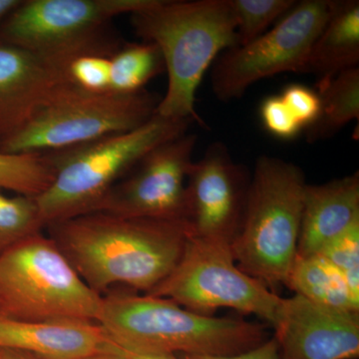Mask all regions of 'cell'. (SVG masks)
<instances>
[{"label": "cell", "instance_id": "ffe728a7", "mask_svg": "<svg viewBox=\"0 0 359 359\" xmlns=\"http://www.w3.org/2000/svg\"><path fill=\"white\" fill-rule=\"evenodd\" d=\"M164 70V60L157 45L146 41L122 44L111 55L110 93L140 92Z\"/></svg>", "mask_w": 359, "mask_h": 359}, {"label": "cell", "instance_id": "4316f807", "mask_svg": "<svg viewBox=\"0 0 359 359\" xmlns=\"http://www.w3.org/2000/svg\"><path fill=\"white\" fill-rule=\"evenodd\" d=\"M280 96L302 129L309 128L316 121L320 108L318 92L302 84H290Z\"/></svg>", "mask_w": 359, "mask_h": 359}, {"label": "cell", "instance_id": "5b68a950", "mask_svg": "<svg viewBox=\"0 0 359 359\" xmlns=\"http://www.w3.org/2000/svg\"><path fill=\"white\" fill-rule=\"evenodd\" d=\"M192 123L155 114L132 131L46 153L54 180L35 198L44 226L95 211L111 189L150 151L186 134Z\"/></svg>", "mask_w": 359, "mask_h": 359}, {"label": "cell", "instance_id": "7402d4cb", "mask_svg": "<svg viewBox=\"0 0 359 359\" xmlns=\"http://www.w3.org/2000/svg\"><path fill=\"white\" fill-rule=\"evenodd\" d=\"M43 226L34 197L0 192V252L39 233Z\"/></svg>", "mask_w": 359, "mask_h": 359}, {"label": "cell", "instance_id": "7a4b0ae2", "mask_svg": "<svg viewBox=\"0 0 359 359\" xmlns=\"http://www.w3.org/2000/svg\"><path fill=\"white\" fill-rule=\"evenodd\" d=\"M131 23L143 41L157 45L168 73L166 94L155 114L204 126L196 110L198 88L219 54L238 46L230 1L157 0L131 14Z\"/></svg>", "mask_w": 359, "mask_h": 359}, {"label": "cell", "instance_id": "cb8c5ba5", "mask_svg": "<svg viewBox=\"0 0 359 359\" xmlns=\"http://www.w3.org/2000/svg\"><path fill=\"white\" fill-rule=\"evenodd\" d=\"M85 53L61 66L65 79L72 86L89 93H110L111 55Z\"/></svg>", "mask_w": 359, "mask_h": 359}, {"label": "cell", "instance_id": "277c9868", "mask_svg": "<svg viewBox=\"0 0 359 359\" xmlns=\"http://www.w3.org/2000/svg\"><path fill=\"white\" fill-rule=\"evenodd\" d=\"M304 172L294 163L259 156L250 176L231 250L238 268L275 292L285 285L297 255Z\"/></svg>", "mask_w": 359, "mask_h": 359}, {"label": "cell", "instance_id": "f546056e", "mask_svg": "<svg viewBox=\"0 0 359 359\" xmlns=\"http://www.w3.org/2000/svg\"><path fill=\"white\" fill-rule=\"evenodd\" d=\"M0 359H39L22 351L13 349L0 348Z\"/></svg>", "mask_w": 359, "mask_h": 359}, {"label": "cell", "instance_id": "484cf974", "mask_svg": "<svg viewBox=\"0 0 359 359\" xmlns=\"http://www.w3.org/2000/svg\"><path fill=\"white\" fill-rule=\"evenodd\" d=\"M259 116L264 129L280 140H292L304 130L280 95L264 99Z\"/></svg>", "mask_w": 359, "mask_h": 359}, {"label": "cell", "instance_id": "e0dca14e", "mask_svg": "<svg viewBox=\"0 0 359 359\" xmlns=\"http://www.w3.org/2000/svg\"><path fill=\"white\" fill-rule=\"evenodd\" d=\"M359 65V2L334 1L330 18L316 39L301 73L318 77V89Z\"/></svg>", "mask_w": 359, "mask_h": 359}, {"label": "cell", "instance_id": "44dd1931", "mask_svg": "<svg viewBox=\"0 0 359 359\" xmlns=\"http://www.w3.org/2000/svg\"><path fill=\"white\" fill-rule=\"evenodd\" d=\"M54 180L48 154H8L0 152V190L39 197Z\"/></svg>", "mask_w": 359, "mask_h": 359}, {"label": "cell", "instance_id": "83f0119b", "mask_svg": "<svg viewBox=\"0 0 359 359\" xmlns=\"http://www.w3.org/2000/svg\"><path fill=\"white\" fill-rule=\"evenodd\" d=\"M180 359H283L280 346L275 339L264 340L263 344L233 355H200V354H180Z\"/></svg>", "mask_w": 359, "mask_h": 359}, {"label": "cell", "instance_id": "d6986e66", "mask_svg": "<svg viewBox=\"0 0 359 359\" xmlns=\"http://www.w3.org/2000/svg\"><path fill=\"white\" fill-rule=\"evenodd\" d=\"M320 113L306 129V141L316 143L332 138L359 117V68L339 73L318 89Z\"/></svg>", "mask_w": 359, "mask_h": 359}, {"label": "cell", "instance_id": "ac0fdd59", "mask_svg": "<svg viewBox=\"0 0 359 359\" xmlns=\"http://www.w3.org/2000/svg\"><path fill=\"white\" fill-rule=\"evenodd\" d=\"M285 287L314 304L359 313V299L346 278L323 255L295 257Z\"/></svg>", "mask_w": 359, "mask_h": 359}, {"label": "cell", "instance_id": "9a60e30c", "mask_svg": "<svg viewBox=\"0 0 359 359\" xmlns=\"http://www.w3.org/2000/svg\"><path fill=\"white\" fill-rule=\"evenodd\" d=\"M0 348L39 359H83L118 347L95 321H28L0 314Z\"/></svg>", "mask_w": 359, "mask_h": 359}, {"label": "cell", "instance_id": "ba28073f", "mask_svg": "<svg viewBox=\"0 0 359 359\" xmlns=\"http://www.w3.org/2000/svg\"><path fill=\"white\" fill-rule=\"evenodd\" d=\"M157 0H21L0 25V41L56 66L85 53H114L121 47L110 21L148 8Z\"/></svg>", "mask_w": 359, "mask_h": 359}, {"label": "cell", "instance_id": "4dcf8cb0", "mask_svg": "<svg viewBox=\"0 0 359 359\" xmlns=\"http://www.w3.org/2000/svg\"><path fill=\"white\" fill-rule=\"evenodd\" d=\"M83 359H130L124 351L120 348L115 351H107V353H97Z\"/></svg>", "mask_w": 359, "mask_h": 359}, {"label": "cell", "instance_id": "d4e9b609", "mask_svg": "<svg viewBox=\"0 0 359 359\" xmlns=\"http://www.w3.org/2000/svg\"><path fill=\"white\" fill-rule=\"evenodd\" d=\"M318 254L341 271L349 289L359 299V221L328 243Z\"/></svg>", "mask_w": 359, "mask_h": 359}, {"label": "cell", "instance_id": "5bb4252c", "mask_svg": "<svg viewBox=\"0 0 359 359\" xmlns=\"http://www.w3.org/2000/svg\"><path fill=\"white\" fill-rule=\"evenodd\" d=\"M65 80L58 66L0 41V143L22 129Z\"/></svg>", "mask_w": 359, "mask_h": 359}, {"label": "cell", "instance_id": "9c48e42d", "mask_svg": "<svg viewBox=\"0 0 359 359\" xmlns=\"http://www.w3.org/2000/svg\"><path fill=\"white\" fill-rule=\"evenodd\" d=\"M147 294L204 316L219 309L255 314L273 327L283 299L238 268L231 243L196 236L172 273Z\"/></svg>", "mask_w": 359, "mask_h": 359}, {"label": "cell", "instance_id": "4fadbf2b", "mask_svg": "<svg viewBox=\"0 0 359 359\" xmlns=\"http://www.w3.org/2000/svg\"><path fill=\"white\" fill-rule=\"evenodd\" d=\"M275 339L283 359H358L359 313L294 294L282 299Z\"/></svg>", "mask_w": 359, "mask_h": 359}, {"label": "cell", "instance_id": "1f68e13d", "mask_svg": "<svg viewBox=\"0 0 359 359\" xmlns=\"http://www.w3.org/2000/svg\"><path fill=\"white\" fill-rule=\"evenodd\" d=\"M125 353L129 356L130 359H180L175 354H149V355H140V354Z\"/></svg>", "mask_w": 359, "mask_h": 359}, {"label": "cell", "instance_id": "2e32d148", "mask_svg": "<svg viewBox=\"0 0 359 359\" xmlns=\"http://www.w3.org/2000/svg\"><path fill=\"white\" fill-rule=\"evenodd\" d=\"M359 221L358 172L304 188L297 255L318 254Z\"/></svg>", "mask_w": 359, "mask_h": 359}, {"label": "cell", "instance_id": "8992f818", "mask_svg": "<svg viewBox=\"0 0 359 359\" xmlns=\"http://www.w3.org/2000/svg\"><path fill=\"white\" fill-rule=\"evenodd\" d=\"M102 304L50 237L37 233L0 252V314L97 323Z\"/></svg>", "mask_w": 359, "mask_h": 359}, {"label": "cell", "instance_id": "8fae6325", "mask_svg": "<svg viewBox=\"0 0 359 359\" xmlns=\"http://www.w3.org/2000/svg\"><path fill=\"white\" fill-rule=\"evenodd\" d=\"M198 138L184 134L153 149L94 212L123 218L186 219V184Z\"/></svg>", "mask_w": 359, "mask_h": 359}, {"label": "cell", "instance_id": "30bf717a", "mask_svg": "<svg viewBox=\"0 0 359 359\" xmlns=\"http://www.w3.org/2000/svg\"><path fill=\"white\" fill-rule=\"evenodd\" d=\"M334 0H304L252 40L219 54L212 66V92L219 101L241 98L252 84L283 72L301 73L311 47L334 9Z\"/></svg>", "mask_w": 359, "mask_h": 359}, {"label": "cell", "instance_id": "603a6c76", "mask_svg": "<svg viewBox=\"0 0 359 359\" xmlns=\"http://www.w3.org/2000/svg\"><path fill=\"white\" fill-rule=\"evenodd\" d=\"M237 29L238 46L252 42L266 32L269 25L285 15L294 0H229Z\"/></svg>", "mask_w": 359, "mask_h": 359}, {"label": "cell", "instance_id": "6da1fadb", "mask_svg": "<svg viewBox=\"0 0 359 359\" xmlns=\"http://www.w3.org/2000/svg\"><path fill=\"white\" fill-rule=\"evenodd\" d=\"M48 228L82 280L99 294L115 285L148 294L172 273L194 236L186 219L123 218L104 212Z\"/></svg>", "mask_w": 359, "mask_h": 359}, {"label": "cell", "instance_id": "52a82bcc", "mask_svg": "<svg viewBox=\"0 0 359 359\" xmlns=\"http://www.w3.org/2000/svg\"><path fill=\"white\" fill-rule=\"evenodd\" d=\"M161 99L146 90L94 94L62 82L22 129L0 143L8 154H46L139 128Z\"/></svg>", "mask_w": 359, "mask_h": 359}, {"label": "cell", "instance_id": "f1b7e54d", "mask_svg": "<svg viewBox=\"0 0 359 359\" xmlns=\"http://www.w3.org/2000/svg\"><path fill=\"white\" fill-rule=\"evenodd\" d=\"M20 4L21 0H0V25Z\"/></svg>", "mask_w": 359, "mask_h": 359}, {"label": "cell", "instance_id": "3957f363", "mask_svg": "<svg viewBox=\"0 0 359 359\" xmlns=\"http://www.w3.org/2000/svg\"><path fill=\"white\" fill-rule=\"evenodd\" d=\"M97 323L118 348L140 355H233L268 339L259 323L204 316L147 294L103 297Z\"/></svg>", "mask_w": 359, "mask_h": 359}, {"label": "cell", "instance_id": "7c38bea8", "mask_svg": "<svg viewBox=\"0 0 359 359\" xmlns=\"http://www.w3.org/2000/svg\"><path fill=\"white\" fill-rule=\"evenodd\" d=\"M186 185V221L194 236L231 244L237 233L250 181L247 168L228 147L214 142L193 162Z\"/></svg>", "mask_w": 359, "mask_h": 359}]
</instances>
